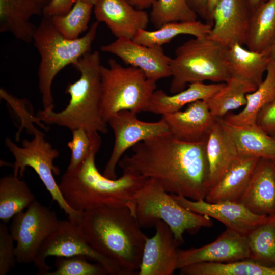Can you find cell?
Segmentation results:
<instances>
[{"mask_svg": "<svg viewBox=\"0 0 275 275\" xmlns=\"http://www.w3.org/2000/svg\"><path fill=\"white\" fill-rule=\"evenodd\" d=\"M256 124L275 139V101L268 104L261 110L257 118Z\"/></svg>", "mask_w": 275, "mask_h": 275, "instance_id": "40", "label": "cell"}, {"mask_svg": "<svg viewBox=\"0 0 275 275\" xmlns=\"http://www.w3.org/2000/svg\"><path fill=\"white\" fill-rule=\"evenodd\" d=\"M251 11L266 0H246Z\"/></svg>", "mask_w": 275, "mask_h": 275, "instance_id": "46", "label": "cell"}, {"mask_svg": "<svg viewBox=\"0 0 275 275\" xmlns=\"http://www.w3.org/2000/svg\"><path fill=\"white\" fill-rule=\"evenodd\" d=\"M246 235L227 228L211 243L198 248L178 249L177 269L202 262L227 263L249 259Z\"/></svg>", "mask_w": 275, "mask_h": 275, "instance_id": "14", "label": "cell"}, {"mask_svg": "<svg viewBox=\"0 0 275 275\" xmlns=\"http://www.w3.org/2000/svg\"><path fill=\"white\" fill-rule=\"evenodd\" d=\"M161 119L172 137L191 143L207 140L215 120L204 100L189 104L183 111L162 115Z\"/></svg>", "mask_w": 275, "mask_h": 275, "instance_id": "19", "label": "cell"}, {"mask_svg": "<svg viewBox=\"0 0 275 275\" xmlns=\"http://www.w3.org/2000/svg\"><path fill=\"white\" fill-rule=\"evenodd\" d=\"M26 183L14 174L0 179V219L8 223L35 200Z\"/></svg>", "mask_w": 275, "mask_h": 275, "instance_id": "31", "label": "cell"}, {"mask_svg": "<svg viewBox=\"0 0 275 275\" xmlns=\"http://www.w3.org/2000/svg\"><path fill=\"white\" fill-rule=\"evenodd\" d=\"M14 242L6 224L1 223L0 275H6L17 262Z\"/></svg>", "mask_w": 275, "mask_h": 275, "instance_id": "39", "label": "cell"}, {"mask_svg": "<svg viewBox=\"0 0 275 275\" xmlns=\"http://www.w3.org/2000/svg\"><path fill=\"white\" fill-rule=\"evenodd\" d=\"M239 202L254 214L275 215V160L259 159Z\"/></svg>", "mask_w": 275, "mask_h": 275, "instance_id": "20", "label": "cell"}, {"mask_svg": "<svg viewBox=\"0 0 275 275\" xmlns=\"http://www.w3.org/2000/svg\"><path fill=\"white\" fill-rule=\"evenodd\" d=\"M100 73L102 115L107 123L121 111L136 114L147 112L156 84L148 79L141 70L123 66L109 59L108 67L101 65Z\"/></svg>", "mask_w": 275, "mask_h": 275, "instance_id": "6", "label": "cell"}, {"mask_svg": "<svg viewBox=\"0 0 275 275\" xmlns=\"http://www.w3.org/2000/svg\"><path fill=\"white\" fill-rule=\"evenodd\" d=\"M107 124L113 130L115 140L103 175L113 179L117 178V164L127 149L142 141L169 133L161 118L157 122H145L138 119L136 113L129 110L117 113L109 119Z\"/></svg>", "mask_w": 275, "mask_h": 275, "instance_id": "12", "label": "cell"}, {"mask_svg": "<svg viewBox=\"0 0 275 275\" xmlns=\"http://www.w3.org/2000/svg\"><path fill=\"white\" fill-rule=\"evenodd\" d=\"M82 256L102 265L111 275H122L113 261L95 251L87 241L78 225L70 220H60L54 232L44 241L33 262L38 271L45 275L50 267L46 259L49 256L69 257Z\"/></svg>", "mask_w": 275, "mask_h": 275, "instance_id": "11", "label": "cell"}, {"mask_svg": "<svg viewBox=\"0 0 275 275\" xmlns=\"http://www.w3.org/2000/svg\"><path fill=\"white\" fill-rule=\"evenodd\" d=\"M224 85L225 82L213 84L193 82L188 84L187 89L172 95H168L162 90H156L151 99L147 112L162 116L178 112L185 105L196 101H206Z\"/></svg>", "mask_w": 275, "mask_h": 275, "instance_id": "24", "label": "cell"}, {"mask_svg": "<svg viewBox=\"0 0 275 275\" xmlns=\"http://www.w3.org/2000/svg\"><path fill=\"white\" fill-rule=\"evenodd\" d=\"M76 223L88 243L116 263L122 275L138 274L148 237L135 210L102 206L82 212Z\"/></svg>", "mask_w": 275, "mask_h": 275, "instance_id": "3", "label": "cell"}, {"mask_svg": "<svg viewBox=\"0 0 275 275\" xmlns=\"http://www.w3.org/2000/svg\"><path fill=\"white\" fill-rule=\"evenodd\" d=\"M39 3L42 5L43 8L47 5L51 0H38Z\"/></svg>", "mask_w": 275, "mask_h": 275, "instance_id": "47", "label": "cell"}, {"mask_svg": "<svg viewBox=\"0 0 275 275\" xmlns=\"http://www.w3.org/2000/svg\"><path fill=\"white\" fill-rule=\"evenodd\" d=\"M99 52H89L73 65L80 73L79 78L67 86L65 93L70 99L67 106L60 112L39 110L36 117L47 125H57L71 131L82 128L89 132L106 134L107 123L101 109V88Z\"/></svg>", "mask_w": 275, "mask_h": 275, "instance_id": "4", "label": "cell"}, {"mask_svg": "<svg viewBox=\"0 0 275 275\" xmlns=\"http://www.w3.org/2000/svg\"></svg>", "mask_w": 275, "mask_h": 275, "instance_id": "49", "label": "cell"}, {"mask_svg": "<svg viewBox=\"0 0 275 275\" xmlns=\"http://www.w3.org/2000/svg\"><path fill=\"white\" fill-rule=\"evenodd\" d=\"M235 43L223 48L225 64L232 75L242 77L258 86L263 80L269 61L263 52H256Z\"/></svg>", "mask_w": 275, "mask_h": 275, "instance_id": "25", "label": "cell"}, {"mask_svg": "<svg viewBox=\"0 0 275 275\" xmlns=\"http://www.w3.org/2000/svg\"><path fill=\"white\" fill-rule=\"evenodd\" d=\"M135 214L141 227L149 228L162 221L172 231L179 244L185 232L195 233L202 227H210V217L186 209L167 192L156 180L147 178L136 202Z\"/></svg>", "mask_w": 275, "mask_h": 275, "instance_id": "8", "label": "cell"}, {"mask_svg": "<svg viewBox=\"0 0 275 275\" xmlns=\"http://www.w3.org/2000/svg\"><path fill=\"white\" fill-rule=\"evenodd\" d=\"M269 62L275 63V37L266 50L263 52Z\"/></svg>", "mask_w": 275, "mask_h": 275, "instance_id": "45", "label": "cell"}, {"mask_svg": "<svg viewBox=\"0 0 275 275\" xmlns=\"http://www.w3.org/2000/svg\"><path fill=\"white\" fill-rule=\"evenodd\" d=\"M43 9L38 0H0V32H10L26 43L32 42L36 28L30 18L42 14Z\"/></svg>", "mask_w": 275, "mask_h": 275, "instance_id": "22", "label": "cell"}, {"mask_svg": "<svg viewBox=\"0 0 275 275\" xmlns=\"http://www.w3.org/2000/svg\"><path fill=\"white\" fill-rule=\"evenodd\" d=\"M249 259L264 265L275 266V216L246 234Z\"/></svg>", "mask_w": 275, "mask_h": 275, "instance_id": "33", "label": "cell"}, {"mask_svg": "<svg viewBox=\"0 0 275 275\" xmlns=\"http://www.w3.org/2000/svg\"><path fill=\"white\" fill-rule=\"evenodd\" d=\"M188 0H156L151 7L150 20L155 28L171 22L197 20Z\"/></svg>", "mask_w": 275, "mask_h": 275, "instance_id": "35", "label": "cell"}, {"mask_svg": "<svg viewBox=\"0 0 275 275\" xmlns=\"http://www.w3.org/2000/svg\"><path fill=\"white\" fill-rule=\"evenodd\" d=\"M99 22L92 23L81 37L68 39L54 27L49 17L43 16L36 28L33 41L41 58L38 71V87L43 109L53 110L51 87L56 75L66 66L73 65L90 52Z\"/></svg>", "mask_w": 275, "mask_h": 275, "instance_id": "5", "label": "cell"}, {"mask_svg": "<svg viewBox=\"0 0 275 275\" xmlns=\"http://www.w3.org/2000/svg\"><path fill=\"white\" fill-rule=\"evenodd\" d=\"M251 13L246 0H219L212 14L207 37L224 48L245 45Z\"/></svg>", "mask_w": 275, "mask_h": 275, "instance_id": "16", "label": "cell"}, {"mask_svg": "<svg viewBox=\"0 0 275 275\" xmlns=\"http://www.w3.org/2000/svg\"><path fill=\"white\" fill-rule=\"evenodd\" d=\"M155 233L148 238L138 275H172L177 269L179 243L169 226L159 221Z\"/></svg>", "mask_w": 275, "mask_h": 275, "instance_id": "17", "label": "cell"}, {"mask_svg": "<svg viewBox=\"0 0 275 275\" xmlns=\"http://www.w3.org/2000/svg\"><path fill=\"white\" fill-rule=\"evenodd\" d=\"M219 119L232 139L239 155L275 160V139L257 125H234L223 118Z\"/></svg>", "mask_w": 275, "mask_h": 275, "instance_id": "26", "label": "cell"}, {"mask_svg": "<svg viewBox=\"0 0 275 275\" xmlns=\"http://www.w3.org/2000/svg\"><path fill=\"white\" fill-rule=\"evenodd\" d=\"M101 51L120 58L125 64L141 70L147 78L157 81L171 76V58L162 46H148L128 38H117L100 48Z\"/></svg>", "mask_w": 275, "mask_h": 275, "instance_id": "13", "label": "cell"}, {"mask_svg": "<svg viewBox=\"0 0 275 275\" xmlns=\"http://www.w3.org/2000/svg\"><path fill=\"white\" fill-rule=\"evenodd\" d=\"M82 1H84L85 2H87V3H90V4H91L93 5H94V4L96 3V2L98 1V0H81Z\"/></svg>", "mask_w": 275, "mask_h": 275, "instance_id": "48", "label": "cell"}, {"mask_svg": "<svg viewBox=\"0 0 275 275\" xmlns=\"http://www.w3.org/2000/svg\"><path fill=\"white\" fill-rule=\"evenodd\" d=\"M223 48L207 36L195 37L177 47L170 61V91L180 92L196 82H225L232 75L225 64Z\"/></svg>", "mask_w": 275, "mask_h": 275, "instance_id": "7", "label": "cell"}, {"mask_svg": "<svg viewBox=\"0 0 275 275\" xmlns=\"http://www.w3.org/2000/svg\"><path fill=\"white\" fill-rule=\"evenodd\" d=\"M190 7L202 17H205L206 0H188Z\"/></svg>", "mask_w": 275, "mask_h": 275, "instance_id": "42", "label": "cell"}, {"mask_svg": "<svg viewBox=\"0 0 275 275\" xmlns=\"http://www.w3.org/2000/svg\"><path fill=\"white\" fill-rule=\"evenodd\" d=\"M5 143L14 157L13 174L22 177L26 167L33 169L52 201L57 202L60 208L68 215L69 220L76 223L82 212L71 208L60 191L54 177V175L60 174V169L53 163L54 159L59 157V152L45 140L44 134L39 131L34 135L32 140H23L21 147L18 146L9 138L5 139Z\"/></svg>", "mask_w": 275, "mask_h": 275, "instance_id": "9", "label": "cell"}, {"mask_svg": "<svg viewBox=\"0 0 275 275\" xmlns=\"http://www.w3.org/2000/svg\"><path fill=\"white\" fill-rule=\"evenodd\" d=\"M266 76L254 92L246 95V103L237 114H227L223 119L237 126H254L261 110L275 101V63L269 62Z\"/></svg>", "mask_w": 275, "mask_h": 275, "instance_id": "27", "label": "cell"}, {"mask_svg": "<svg viewBox=\"0 0 275 275\" xmlns=\"http://www.w3.org/2000/svg\"><path fill=\"white\" fill-rule=\"evenodd\" d=\"M94 5L77 0L66 14L49 17L54 27L66 38L75 39L88 28Z\"/></svg>", "mask_w": 275, "mask_h": 275, "instance_id": "34", "label": "cell"}, {"mask_svg": "<svg viewBox=\"0 0 275 275\" xmlns=\"http://www.w3.org/2000/svg\"><path fill=\"white\" fill-rule=\"evenodd\" d=\"M171 195L178 203L189 210L214 218L224 224L227 228L246 235L275 216L254 214L240 202L211 203L205 200H193L181 195Z\"/></svg>", "mask_w": 275, "mask_h": 275, "instance_id": "15", "label": "cell"}, {"mask_svg": "<svg viewBox=\"0 0 275 275\" xmlns=\"http://www.w3.org/2000/svg\"><path fill=\"white\" fill-rule=\"evenodd\" d=\"M82 256L56 257V270L45 275H106L107 269L101 264L91 263Z\"/></svg>", "mask_w": 275, "mask_h": 275, "instance_id": "36", "label": "cell"}, {"mask_svg": "<svg viewBox=\"0 0 275 275\" xmlns=\"http://www.w3.org/2000/svg\"><path fill=\"white\" fill-rule=\"evenodd\" d=\"M90 135L89 154L76 168L67 169L59 184L66 202L80 212L102 206L128 207L135 211L136 200L147 178L130 171H123L121 177L115 179L100 174L95 164V156L101 139L97 132Z\"/></svg>", "mask_w": 275, "mask_h": 275, "instance_id": "2", "label": "cell"}, {"mask_svg": "<svg viewBox=\"0 0 275 275\" xmlns=\"http://www.w3.org/2000/svg\"><path fill=\"white\" fill-rule=\"evenodd\" d=\"M156 0H127V1L135 8L145 10L151 8Z\"/></svg>", "mask_w": 275, "mask_h": 275, "instance_id": "43", "label": "cell"}, {"mask_svg": "<svg viewBox=\"0 0 275 275\" xmlns=\"http://www.w3.org/2000/svg\"><path fill=\"white\" fill-rule=\"evenodd\" d=\"M212 24L200 21H177L167 23L155 30H140L133 40L148 46H159L169 43L176 36L189 35L196 38L207 37Z\"/></svg>", "mask_w": 275, "mask_h": 275, "instance_id": "30", "label": "cell"}, {"mask_svg": "<svg viewBox=\"0 0 275 275\" xmlns=\"http://www.w3.org/2000/svg\"><path fill=\"white\" fill-rule=\"evenodd\" d=\"M206 143H187L168 133L136 144L118 164L123 171L157 180L170 194L205 200L210 189Z\"/></svg>", "mask_w": 275, "mask_h": 275, "instance_id": "1", "label": "cell"}, {"mask_svg": "<svg viewBox=\"0 0 275 275\" xmlns=\"http://www.w3.org/2000/svg\"><path fill=\"white\" fill-rule=\"evenodd\" d=\"M93 9L96 20L105 23L117 38L133 39L150 21L146 11L135 8L127 0H98Z\"/></svg>", "mask_w": 275, "mask_h": 275, "instance_id": "18", "label": "cell"}, {"mask_svg": "<svg viewBox=\"0 0 275 275\" xmlns=\"http://www.w3.org/2000/svg\"><path fill=\"white\" fill-rule=\"evenodd\" d=\"M182 275H275V266L246 259L227 263L202 262L180 269Z\"/></svg>", "mask_w": 275, "mask_h": 275, "instance_id": "32", "label": "cell"}, {"mask_svg": "<svg viewBox=\"0 0 275 275\" xmlns=\"http://www.w3.org/2000/svg\"><path fill=\"white\" fill-rule=\"evenodd\" d=\"M0 97L1 99L5 100L20 117L21 125L17 133V140H19L20 133L23 127H25L28 132L33 135L39 131L33 126L32 122H35L45 130L48 129L42 123L36 116H34L33 113H30L26 109L27 108L26 105L28 103L26 99H18L2 88L0 89Z\"/></svg>", "mask_w": 275, "mask_h": 275, "instance_id": "37", "label": "cell"}, {"mask_svg": "<svg viewBox=\"0 0 275 275\" xmlns=\"http://www.w3.org/2000/svg\"><path fill=\"white\" fill-rule=\"evenodd\" d=\"M219 0H206L205 18L212 21V14Z\"/></svg>", "mask_w": 275, "mask_h": 275, "instance_id": "44", "label": "cell"}, {"mask_svg": "<svg viewBox=\"0 0 275 275\" xmlns=\"http://www.w3.org/2000/svg\"><path fill=\"white\" fill-rule=\"evenodd\" d=\"M260 158L238 155L222 179L210 188L205 200L211 203L239 202Z\"/></svg>", "mask_w": 275, "mask_h": 275, "instance_id": "21", "label": "cell"}, {"mask_svg": "<svg viewBox=\"0 0 275 275\" xmlns=\"http://www.w3.org/2000/svg\"><path fill=\"white\" fill-rule=\"evenodd\" d=\"M72 140L67 143L71 151L68 170H73L82 163L89 154L92 147L90 133L85 129L79 128L72 130Z\"/></svg>", "mask_w": 275, "mask_h": 275, "instance_id": "38", "label": "cell"}, {"mask_svg": "<svg viewBox=\"0 0 275 275\" xmlns=\"http://www.w3.org/2000/svg\"><path fill=\"white\" fill-rule=\"evenodd\" d=\"M257 87L242 77L231 75L224 86L205 101L214 117L223 118L229 111L245 106L246 95Z\"/></svg>", "mask_w": 275, "mask_h": 275, "instance_id": "28", "label": "cell"}, {"mask_svg": "<svg viewBox=\"0 0 275 275\" xmlns=\"http://www.w3.org/2000/svg\"><path fill=\"white\" fill-rule=\"evenodd\" d=\"M206 152L211 188L222 179L239 155L232 139L222 125L219 118H215L208 135Z\"/></svg>", "mask_w": 275, "mask_h": 275, "instance_id": "23", "label": "cell"}, {"mask_svg": "<svg viewBox=\"0 0 275 275\" xmlns=\"http://www.w3.org/2000/svg\"><path fill=\"white\" fill-rule=\"evenodd\" d=\"M275 37V0H266L251 11L245 45L263 52Z\"/></svg>", "mask_w": 275, "mask_h": 275, "instance_id": "29", "label": "cell"}, {"mask_svg": "<svg viewBox=\"0 0 275 275\" xmlns=\"http://www.w3.org/2000/svg\"><path fill=\"white\" fill-rule=\"evenodd\" d=\"M77 0H51L43 9V16L51 17L68 13Z\"/></svg>", "mask_w": 275, "mask_h": 275, "instance_id": "41", "label": "cell"}, {"mask_svg": "<svg viewBox=\"0 0 275 275\" xmlns=\"http://www.w3.org/2000/svg\"><path fill=\"white\" fill-rule=\"evenodd\" d=\"M55 211L34 200L25 211L13 218L9 231L16 242L17 262L33 263L44 241L59 225Z\"/></svg>", "mask_w": 275, "mask_h": 275, "instance_id": "10", "label": "cell"}]
</instances>
